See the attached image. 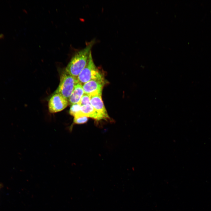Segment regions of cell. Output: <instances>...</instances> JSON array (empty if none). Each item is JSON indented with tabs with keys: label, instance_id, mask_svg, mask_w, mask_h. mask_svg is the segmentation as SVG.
<instances>
[{
	"label": "cell",
	"instance_id": "cell-1",
	"mask_svg": "<svg viewBox=\"0 0 211 211\" xmlns=\"http://www.w3.org/2000/svg\"><path fill=\"white\" fill-rule=\"evenodd\" d=\"M95 42L93 40L83 49L76 52L71 58L64 71L70 75L77 78L87 63L91 49Z\"/></svg>",
	"mask_w": 211,
	"mask_h": 211
},
{
	"label": "cell",
	"instance_id": "cell-2",
	"mask_svg": "<svg viewBox=\"0 0 211 211\" xmlns=\"http://www.w3.org/2000/svg\"><path fill=\"white\" fill-rule=\"evenodd\" d=\"M60 80L59 86L54 93L59 94L68 100L75 86L78 82L77 78L70 75L64 70Z\"/></svg>",
	"mask_w": 211,
	"mask_h": 211
},
{
	"label": "cell",
	"instance_id": "cell-3",
	"mask_svg": "<svg viewBox=\"0 0 211 211\" xmlns=\"http://www.w3.org/2000/svg\"><path fill=\"white\" fill-rule=\"evenodd\" d=\"M103 78L94 62L91 53L87 64L77 77L78 82L82 85L91 80Z\"/></svg>",
	"mask_w": 211,
	"mask_h": 211
},
{
	"label": "cell",
	"instance_id": "cell-4",
	"mask_svg": "<svg viewBox=\"0 0 211 211\" xmlns=\"http://www.w3.org/2000/svg\"><path fill=\"white\" fill-rule=\"evenodd\" d=\"M105 81L104 77L91 80L82 85L84 93L90 96L96 94H102Z\"/></svg>",
	"mask_w": 211,
	"mask_h": 211
},
{
	"label": "cell",
	"instance_id": "cell-5",
	"mask_svg": "<svg viewBox=\"0 0 211 211\" xmlns=\"http://www.w3.org/2000/svg\"><path fill=\"white\" fill-rule=\"evenodd\" d=\"M69 104L68 100L59 94L54 93L49 101V110L51 113H57L64 109Z\"/></svg>",
	"mask_w": 211,
	"mask_h": 211
},
{
	"label": "cell",
	"instance_id": "cell-6",
	"mask_svg": "<svg viewBox=\"0 0 211 211\" xmlns=\"http://www.w3.org/2000/svg\"><path fill=\"white\" fill-rule=\"evenodd\" d=\"M102 94H96L90 96V104L93 107L102 120L110 118L105 107L102 98Z\"/></svg>",
	"mask_w": 211,
	"mask_h": 211
},
{
	"label": "cell",
	"instance_id": "cell-7",
	"mask_svg": "<svg viewBox=\"0 0 211 211\" xmlns=\"http://www.w3.org/2000/svg\"><path fill=\"white\" fill-rule=\"evenodd\" d=\"M76 115L86 116L88 118L93 119L97 121L102 120L99 114L91 104L81 106L80 111Z\"/></svg>",
	"mask_w": 211,
	"mask_h": 211
},
{
	"label": "cell",
	"instance_id": "cell-8",
	"mask_svg": "<svg viewBox=\"0 0 211 211\" xmlns=\"http://www.w3.org/2000/svg\"><path fill=\"white\" fill-rule=\"evenodd\" d=\"M84 94L82 85L79 82L75 86L73 91L68 100L69 104L72 105L77 103Z\"/></svg>",
	"mask_w": 211,
	"mask_h": 211
},
{
	"label": "cell",
	"instance_id": "cell-9",
	"mask_svg": "<svg viewBox=\"0 0 211 211\" xmlns=\"http://www.w3.org/2000/svg\"><path fill=\"white\" fill-rule=\"evenodd\" d=\"M88 118L84 116L76 115L74 117L73 122L76 124H82L86 123Z\"/></svg>",
	"mask_w": 211,
	"mask_h": 211
},
{
	"label": "cell",
	"instance_id": "cell-10",
	"mask_svg": "<svg viewBox=\"0 0 211 211\" xmlns=\"http://www.w3.org/2000/svg\"><path fill=\"white\" fill-rule=\"evenodd\" d=\"M81 106L78 103L71 105L69 110V113L74 117L80 111Z\"/></svg>",
	"mask_w": 211,
	"mask_h": 211
},
{
	"label": "cell",
	"instance_id": "cell-11",
	"mask_svg": "<svg viewBox=\"0 0 211 211\" xmlns=\"http://www.w3.org/2000/svg\"><path fill=\"white\" fill-rule=\"evenodd\" d=\"M78 103L81 106L90 104V96L88 94L84 93L81 97L80 101Z\"/></svg>",
	"mask_w": 211,
	"mask_h": 211
},
{
	"label": "cell",
	"instance_id": "cell-12",
	"mask_svg": "<svg viewBox=\"0 0 211 211\" xmlns=\"http://www.w3.org/2000/svg\"><path fill=\"white\" fill-rule=\"evenodd\" d=\"M3 185L2 183H0V190L3 187Z\"/></svg>",
	"mask_w": 211,
	"mask_h": 211
},
{
	"label": "cell",
	"instance_id": "cell-13",
	"mask_svg": "<svg viewBox=\"0 0 211 211\" xmlns=\"http://www.w3.org/2000/svg\"><path fill=\"white\" fill-rule=\"evenodd\" d=\"M3 36V35H0V38H1Z\"/></svg>",
	"mask_w": 211,
	"mask_h": 211
}]
</instances>
